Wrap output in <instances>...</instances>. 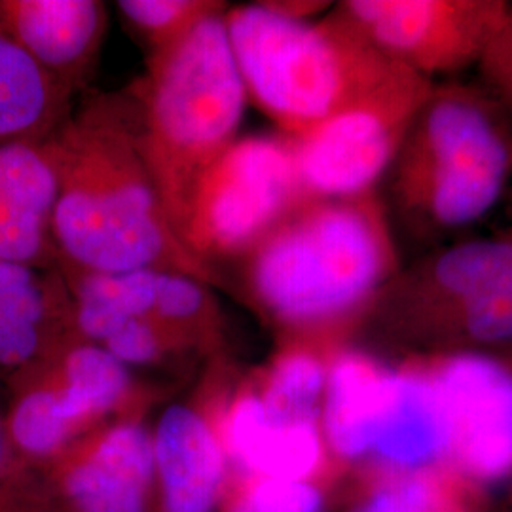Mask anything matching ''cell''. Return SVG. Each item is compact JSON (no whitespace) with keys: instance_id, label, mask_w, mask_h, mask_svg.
<instances>
[{"instance_id":"cell-1","label":"cell","mask_w":512,"mask_h":512,"mask_svg":"<svg viewBox=\"0 0 512 512\" xmlns=\"http://www.w3.org/2000/svg\"><path fill=\"white\" fill-rule=\"evenodd\" d=\"M46 147L57 175L50 228L63 272L152 268L205 281V264L177 236L150 175L139 110L95 99L67 116Z\"/></svg>"},{"instance_id":"cell-2","label":"cell","mask_w":512,"mask_h":512,"mask_svg":"<svg viewBox=\"0 0 512 512\" xmlns=\"http://www.w3.org/2000/svg\"><path fill=\"white\" fill-rule=\"evenodd\" d=\"M249 255L251 296L294 330L329 329L370 313L403 268L378 192L308 200Z\"/></svg>"},{"instance_id":"cell-3","label":"cell","mask_w":512,"mask_h":512,"mask_svg":"<svg viewBox=\"0 0 512 512\" xmlns=\"http://www.w3.org/2000/svg\"><path fill=\"white\" fill-rule=\"evenodd\" d=\"M224 19L247 97L291 139L414 76L336 10L313 21L268 2L234 8Z\"/></svg>"},{"instance_id":"cell-4","label":"cell","mask_w":512,"mask_h":512,"mask_svg":"<svg viewBox=\"0 0 512 512\" xmlns=\"http://www.w3.org/2000/svg\"><path fill=\"white\" fill-rule=\"evenodd\" d=\"M512 177V120L482 86L433 84L389 169L397 219L439 238L484 219Z\"/></svg>"},{"instance_id":"cell-5","label":"cell","mask_w":512,"mask_h":512,"mask_svg":"<svg viewBox=\"0 0 512 512\" xmlns=\"http://www.w3.org/2000/svg\"><path fill=\"white\" fill-rule=\"evenodd\" d=\"M247 99L220 8L152 57L141 147L175 232L203 171L236 141Z\"/></svg>"},{"instance_id":"cell-6","label":"cell","mask_w":512,"mask_h":512,"mask_svg":"<svg viewBox=\"0 0 512 512\" xmlns=\"http://www.w3.org/2000/svg\"><path fill=\"white\" fill-rule=\"evenodd\" d=\"M446 355L512 348V236L469 239L403 266L370 311Z\"/></svg>"},{"instance_id":"cell-7","label":"cell","mask_w":512,"mask_h":512,"mask_svg":"<svg viewBox=\"0 0 512 512\" xmlns=\"http://www.w3.org/2000/svg\"><path fill=\"white\" fill-rule=\"evenodd\" d=\"M308 200L293 141L287 135L245 137L203 171L177 236L203 264L207 256L251 253Z\"/></svg>"},{"instance_id":"cell-8","label":"cell","mask_w":512,"mask_h":512,"mask_svg":"<svg viewBox=\"0 0 512 512\" xmlns=\"http://www.w3.org/2000/svg\"><path fill=\"white\" fill-rule=\"evenodd\" d=\"M509 10L507 0H348L336 8L387 61L431 84L478 67Z\"/></svg>"},{"instance_id":"cell-9","label":"cell","mask_w":512,"mask_h":512,"mask_svg":"<svg viewBox=\"0 0 512 512\" xmlns=\"http://www.w3.org/2000/svg\"><path fill=\"white\" fill-rule=\"evenodd\" d=\"M431 88V82L408 76L308 133L289 137L306 196L340 200L376 192Z\"/></svg>"},{"instance_id":"cell-10","label":"cell","mask_w":512,"mask_h":512,"mask_svg":"<svg viewBox=\"0 0 512 512\" xmlns=\"http://www.w3.org/2000/svg\"><path fill=\"white\" fill-rule=\"evenodd\" d=\"M355 450L401 469H421L452 452L446 395L431 366L391 368L376 359L366 372Z\"/></svg>"},{"instance_id":"cell-11","label":"cell","mask_w":512,"mask_h":512,"mask_svg":"<svg viewBox=\"0 0 512 512\" xmlns=\"http://www.w3.org/2000/svg\"><path fill=\"white\" fill-rule=\"evenodd\" d=\"M452 420V454L480 480L512 473V368L490 353L435 363Z\"/></svg>"},{"instance_id":"cell-12","label":"cell","mask_w":512,"mask_h":512,"mask_svg":"<svg viewBox=\"0 0 512 512\" xmlns=\"http://www.w3.org/2000/svg\"><path fill=\"white\" fill-rule=\"evenodd\" d=\"M57 175L44 141L0 145V258L46 272L57 262L50 220Z\"/></svg>"},{"instance_id":"cell-13","label":"cell","mask_w":512,"mask_h":512,"mask_svg":"<svg viewBox=\"0 0 512 512\" xmlns=\"http://www.w3.org/2000/svg\"><path fill=\"white\" fill-rule=\"evenodd\" d=\"M0 27L73 92L99 52L107 8L95 0H0Z\"/></svg>"},{"instance_id":"cell-14","label":"cell","mask_w":512,"mask_h":512,"mask_svg":"<svg viewBox=\"0 0 512 512\" xmlns=\"http://www.w3.org/2000/svg\"><path fill=\"white\" fill-rule=\"evenodd\" d=\"M152 444L165 512H211L219 494L222 454L207 421L186 406H171Z\"/></svg>"},{"instance_id":"cell-15","label":"cell","mask_w":512,"mask_h":512,"mask_svg":"<svg viewBox=\"0 0 512 512\" xmlns=\"http://www.w3.org/2000/svg\"><path fill=\"white\" fill-rule=\"evenodd\" d=\"M154 465V444L133 423L110 429L92 456L65 478L80 512H143Z\"/></svg>"},{"instance_id":"cell-16","label":"cell","mask_w":512,"mask_h":512,"mask_svg":"<svg viewBox=\"0 0 512 512\" xmlns=\"http://www.w3.org/2000/svg\"><path fill=\"white\" fill-rule=\"evenodd\" d=\"M226 442L239 463L270 480H304L321 458L317 421L275 418L256 393L232 406Z\"/></svg>"},{"instance_id":"cell-17","label":"cell","mask_w":512,"mask_h":512,"mask_svg":"<svg viewBox=\"0 0 512 512\" xmlns=\"http://www.w3.org/2000/svg\"><path fill=\"white\" fill-rule=\"evenodd\" d=\"M71 90L0 27V145L44 141L69 116Z\"/></svg>"},{"instance_id":"cell-18","label":"cell","mask_w":512,"mask_h":512,"mask_svg":"<svg viewBox=\"0 0 512 512\" xmlns=\"http://www.w3.org/2000/svg\"><path fill=\"white\" fill-rule=\"evenodd\" d=\"M40 365L54 385L61 412L74 429L116 408L128 393V368L101 346L73 348L55 368H50L46 359Z\"/></svg>"},{"instance_id":"cell-19","label":"cell","mask_w":512,"mask_h":512,"mask_svg":"<svg viewBox=\"0 0 512 512\" xmlns=\"http://www.w3.org/2000/svg\"><path fill=\"white\" fill-rule=\"evenodd\" d=\"M327 378L329 366L313 351L293 349L275 361L260 399L275 418L317 421Z\"/></svg>"},{"instance_id":"cell-20","label":"cell","mask_w":512,"mask_h":512,"mask_svg":"<svg viewBox=\"0 0 512 512\" xmlns=\"http://www.w3.org/2000/svg\"><path fill=\"white\" fill-rule=\"evenodd\" d=\"M118 8L158 50L184 35L198 19L217 10L219 4L198 0H122Z\"/></svg>"},{"instance_id":"cell-21","label":"cell","mask_w":512,"mask_h":512,"mask_svg":"<svg viewBox=\"0 0 512 512\" xmlns=\"http://www.w3.org/2000/svg\"><path fill=\"white\" fill-rule=\"evenodd\" d=\"M234 512H325L323 497L304 480L264 478Z\"/></svg>"},{"instance_id":"cell-22","label":"cell","mask_w":512,"mask_h":512,"mask_svg":"<svg viewBox=\"0 0 512 512\" xmlns=\"http://www.w3.org/2000/svg\"><path fill=\"white\" fill-rule=\"evenodd\" d=\"M167 334L152 319L131 317L112 332L101 348L107 349L122 365H147L162 355Z\"/></svg>"},{"instance_id":"cell-23","label":"cell","mask_w":512,"mask_h":512,"mask_svg":"<svg viewBox=\"0 0 512 512\" xmlns=\"http://www.w3.org/2000/svg\"><path fill=\"white\" fill-rule=\"evenodd\" d=\"M476 69L480 74V86L512 120V4Z\"/></svg>"},{"instance_id":"cell-24","label":"cell","mask_w":512,"mask_h":512,"mask_svg":"<svg viewBox=\"0 0 512 512\" xmlns=\"http://www.w3.org/2000/svg\"><path fill=\"white\" fill-rule=\"evenodd\" d=\"M359 512H440L439 499L431 482L410 476L378 490Z\"/></svg>"},{"instance_id":"cell-25","label":"cell","mask_w":512,"mask_h":512,"mask_svg":"<svg viewBox=\"0 0 512 512\" xmlns=\"http://www.w3.org/2000/svg\"><path fill=\"white\" fill-rule=\"evenodd\" d=\"M25 482H27V478H25L23 461L16 456V452L8 440L6 425H4V421L0 420V488L16 490Z\"/></svg>"},{"instance_id":"cell-26","label":"cell","mask_w":512,"mask_h":512,"mask_svg":"<svg viewBox=\"0 0 512 512\" xmlns=\"http://www.w3.org/2000/svg\"><path fill=\"white\" fill-rule=\"evenodd\" d=\"M10 495H12V490H8V488H0V512L8 511Z\"/></svg>"},{"instance_id":"cell-27","label":"cell","mask_w":512,"mask_h":512,"mask_svg":"<svg viewBox=\"0 0 512 512\" xmlns=\"http://www.w3.org/2000/svg\"><path fill=\"white\" fill-rule=\"evenodd\" d=\"M509 236H512V230H511V232H509Z\"/></svg>"},{"instance_id":"cell-28","label":"cell","mask_w":512,"mask_h":512,"mask_svg":"<svg viewBox=\"0 0 512 512\" xmlns=\"http://www.w3.org/2000/svg\"><path fill=\"white\" fill-rule=\"evenodd\" d=\"M511 368H512V365H511Z\"/></svg>"}]
</instances>
